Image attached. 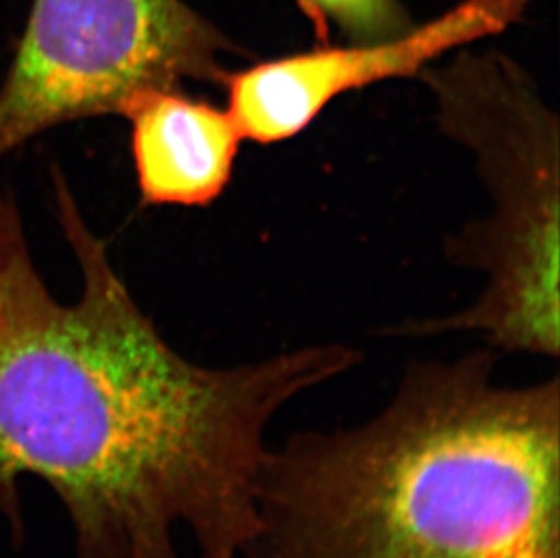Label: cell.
I'll return each mask as SVG.
<instances>
[{
  "label": "cell",
  "mask_w": 560,
  "mask_h": 558,
  "mask_svg": "<svg viewBox=\"0 0 560 558\" xmlns=\"http://www.w3.org/2000/svg\"><path fill=\"white\" fill-rule=\"evenodd\" d=\"M59 222L82 294H49L21 214L0 195V515L24 535L19 479L48 483L68 511L77 558H242L256 532L254 488L276 417L347 374L341 342L211 369L156 330L54 171Z\"/></svg>",
  "instance_id": "6da1fadb"
},
{
  "label": "cell",
  "mask_w": 560,
  "mask_h": 558,
  "mask_svg": "<svg viewBox=\"0 0 560 558\" xmlns=\"http://www.w3.org/2000/svg\"><path fill=\"white\" fill-rule=\"evenodd\" d=\"M495 363L416 361L371 419L269 446L242 558H559V377Z\"/></svg>",
  "instance_id": "7a4b0ae2"
},
{
  "label": "cell",
  "mask_w": 560,
  "mask_h": 558,
  "mask_svg": "<svg viewBox=\"0 0 560 558\" xmlns=\"http://www.w3.org/2000/svg\"><path fill=\"white\" fill-rule=\"evenodd\" d=\"M418 79L444 137L476 164L492 212L448 242L450 258L485 275L474 305L407 322L402 336L474 333L501 352L557 358L559 328V116L532 74L499 51H455Z\"/></svg>",
  "instance_id": "3957f363"
},
{
  "label": "cell",
  "mask_w": 560,
  "mask_h": 558,
  "mask_svg": "<svg viewBox=\"0 0 560 558\" xmlns=\"http://www.w3.org/2000/svg\"><path fill=\"white\" fill-rule=\"evenodd\" d=\"M233 54L184 0H33L0 88V160L66 121L122 115L143 91L222 85Z\"/></svg>",
  "instance_id": "277c9868"
},
{
  "label": "cell",
  "mask_w": 560,
  "mask_h": 558,
  "mask_svg": "<svg viewBox=\"0 0 560 558\" xmlns=\"http://www.w3.org/2000/svg\"><path fill=\"white\" fill-rule=\"evenodd\" d=\"M534 0H460L438 19L374 44H322L311 51L229 69L222 90L244 140L278 143L305 131L352 91L419 77L424 68L517 24Z\"/></svg>",
  "instance_id": "5b68a950"
},
{
  "label": "cell",
  "mask_w": 560,
  "mask_h": 558,
  "mask_svg": "<svg viewBox=\"0 0 560 558\" xmlns=\"http://www.w3.org/2000/svg\"><path fill=\"white\" fill-rule=\"evenodd\" d=\"M132 160L142 206H211L233 178L244 137L228 107L182 90L131 96Z\"/></svg>",
  "instance_id": "8992f818"
},
{
  "label": "cell",
  "mask_w": 560,
  "mask_h": 558,
  "mask_svg": "<svg viewBox=\"0 0 560 558\" xmlns=\"http://www.w3.org/2000/svg\"><path fill=\"white\" fill-rule=\"evenodd\" d=\"M323 43L338 32L345 44H374L416 26L401 0H294Z\"/></svg>",
  "instance_id": "52a82bcc"
}]
</instances>
